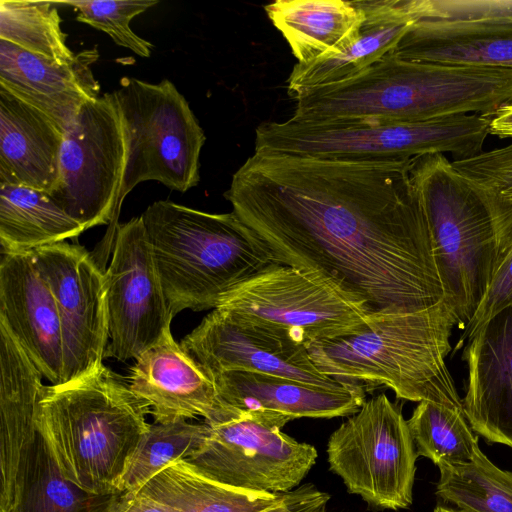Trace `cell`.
Here are the masks:
<instances>
[{"label":"cell","instance_id":"obj_7","mask_svg":"<svg viewBox=\"0 0 512 512\" xmlns=\"http://www.w3.org/2000/svg\"><path fill=\"white\" fill-rule=\"evenodd\" d=\"M489 122L478 114L415 122L266 121L256 128L255 152L356 162L450 153L460 160L482 152Z\"/></svg>","mask_w":512,"mask_h":512},{"label":"cell","instance_id":"obj_4","mask_svg":"<svg viewBox=\"0 0 512 512\" xmlns=\"http://www.w3.org/2000/svg\"><path fill=\"white\" fill-rule=\"evenodd\" d=\"M150 408L104 365L70 383L43 386L38 420L66 480L95 496L121 494L128 464L151 424Z\"/></svg>","mask_w":512,"mask_h":512},{"label":"cell","instance_id":"obj_1","mask_svg":"<svg viewBox=\"0 0 512 512\" xmlns=\"http://www.w3.org/2000/svg\"><path fill=\"white\" fill-rule=\"evenodd\" d=\"M411 161L255 152L224 196L278 263L322 273L373 312H417L445 293Z\"/></svg>","mask_w":512,"mask_h":512},{"label":"cell","instance_id":"obj_27","mask_svg":"<svg viewBox=\"0 0 512 512\" xmlns=\"http://www.w3.org/2000/svg\"><path fill=\"white\" fill-rule=\"evenodd\" d=\"M85 228L45 191L0 185V244L2 253H29L77 238Z\"/></svg>","mask_w":512,"mask_h":512},{"label":"cell","instance_id":"obj_38","mask_svg":"<svg viewBox=\"0 0 512 512\" xmlns=\"http://www.w3.org/2000/svg\"><path fill=\"white\" fill-rule=\"evenodd\" d=\"M510 252H512V241H511V244H510V246H509V249H508V251H507V253H506L505 257H506ZM505 257H504V258H505ZM504 258H503V259H504Z\"/></svg>","mask_w":512,"mask_h":512},{"label":"cell","instance_id":"obj_10","mask_svg":"<svg viewBox=\"0 0 512 512\" xmlns=\"http://www.w3.org/2000/svg\"><path fill=\"white\" fill-rule=\"evenodd\" d=\"M417 452L401 408L385 394L365 400L329 437V469L351 494L378 509L413 502Z\"/></svg>","mask_w":512,"mask_h":512},{"label":"cell","instance_id":"obj_6","mask_svg":"<svg viewBox=\"0 0 512 512\" xmlns=\"http://www.w3.org/2000/svg\"><path fill=\"white\" fill-rule=\"evenodd\" d=\"M410 177L428 219L444 299L464 330L499 264L492 216L444 154L413 158Z\"/></svg>","mask_w":512,"mask_h":512},{"label":"cell","instance_id":"obj_15","mask_svg":"<svg viewBox=\"0 0 512 512\" xmlns=\"http://www.w3.org/2000/svg\"><path fill=\"white\" fill-rule=\"evenodd\" d=\"M31 253L53 293L59 312L64 383L81 380L103 366L108 346L104 270L84 247L66 241Z\"/></svg>","mask_w":512,"mask_h":512},{"label":"cell","instance_id":"obj_14","mask_svg":"<svg viewBox=\"0 0 512 512\" xmlns=\"http://www.w3.org/2000/svg\"><path fill=\"white\" fill-rule=\"evenodd\" d=\"M110 344L105 357L137 359L170 329V311L141 217L116 227L104 271Z\"/></svg>","mask_w":512,"mask_h":512},{"label":"cell","instance_id":"obj_12","mask_svg":"<svg viewBox=\"0 0 512 512\" xmlns=\"http://www.w3.org/2000/svg\"><path fill=\"white\" fill-rule=\"evenodd\" d=\"M207 433L187 458L201 474L249 491L286 493L299 487L315 465L314 446L223 403Z\"/></svg>","mask_w":512,"mask_h":512},{"label":"cell","instance_id":"obj_30","mask_svg":"<svg viewBox=\"0 0 512 512\" xmlns=\"http://www.w3.org/2000/svg\"><path fill=\"white\" fill-rule=\"evenodd\" d=\"M56 1L1 0L0 39L61 63L75 59L61 30Z\"/></svg>","mask_w":512,"mask_h":512},{"label":"cell","instance_id":"obj_25","mask_svg":"<svg viewBox=\"0 0 512 512\" xmlns=\"http://www.w3.org/2000/svg\"><path fill=\"white\" fill-rule=\"evenodd\" d=\"M392 53L413 61L512 69V23L419 21Z\"/></svg>","mask_w":512,"mask_h":512},{"label":"cell","instance_id":"obj_11","mask_svg":"<svg viewBox=\"0 0 512 512\" xmlns=\"http://www.w3.org/2000/svg\"><path fill=\"white\" fill-rule=\"evenodd\" d=\"M128 159V134L114 92L87 102L63 134L60 178L50 193L85 230L110 224L121 209V187Z\"/></svg>","mask_w":512,"mask_h":512},{"label":"cell","instance_id":"obj_37","mask_svg":"<svg viewBox=\"0 0 512 512\" xmlns=\"http://www.w3.org/2000/svg\"><path fill=\"white\" fill-rule=\"evenodd\" d=\"M433 512H460L459 510H455L451 507L438 505L435 507Z\"/></svg>","mask_w":512,"mask_h":512},{"label":"cell","instance_id":"obj_39","mask_svg":"<svg viewBox=\"0 0 512 512\" xmlns=\"http://www.w3.org/2000/svg\"><path fill=\"white\" fill-rule=\"evenodd\" d=\"M319 512H325V510H323V511H319Z\"/></svg>","mask_w":512,"mask_h":512},{"label":"cell","instance_id":"obj_35","mask_svg":"<svg viewBox=\"0 0 512 512\" xmlns=\"http://www.w3.org/2000/svg\"><path fill=\"white\" fill-rule=\"evenodd\" d=\"M512 306V252L499 264L472 318L464 328L463 339L472 338L486 323Z\"/></svg>","mask_w":512,"mask_h":512},{"label":"cell","instance_id":"obj_32","mask_svg":"<svg viewBox=\"0 0 512 512\" xmlns=\"http://www.w3.org/2000/svg\"><path fill=\"white\" fill-rule=\"evenodd\" d=\"M207 429L205 422L151 424L121 479L120 492L136 490L172 462L187 458L202 442Z\"/></svg>","mask_w":512,"mask_h":512},{"label":"cell","instance_id":"obj_26","mask_svg":"<svg viewBox=\"0 0 512 512\" xmlns=\"http://www.w3.org/2000/svg\"><path fill=\"white\" fill-rule=\"evenodd\" d=\"M162 512H261L283 493L230 487L201 474L186 459L172 462L136 490Z\"/></svg>","mask_w":512,"mask_h":512},{"label":"cell","instance_id":"obj_28","mask_svg":"<svg viewBox=\"0 0 512 512\" xmlns=\"http://www.w3.org/2000/svg\"><path fill=\"white\" fill-rule=\"evenodd\" d=\"M436 495L460 512H512V471L479 448L470 462L439 468Z\"/></svg>","mask_w":512,"mask_h":512},{"label":"cell","instance_id":"obj_31","mask_svg":"<svg viewBox=\"0 0 512 512\" xmlns=\"http://www.w3.org/2000/svg\"><path fill=\"white\" fill-rule=\"evenodd\" d=\"M452 163L490 211L500 264L512 241V144Z\"/></svg>","mask_w":512,"mask_h":512},{"label":"cell","instance_id":"obj_29","mask_svg":"<svg viewBox=\"0 0 512 512\" xmlns=\"http://www.w3.org/2000/svg\"><path fill=\"white\" fill-rule=\"evenodd\" d=\"M407 423L417 455L438 468L470 462L480 448L463 410L422 401Z\"/></svg>","mask_w":512,"mask_h":512},{"label":"cell","instance_id":"obj_5","mask_svg":"<svg viewBox=\"0 0 512 512\" xmlns=\"http://www.w3.org/2000/svg\"><path fill=\"white\" fill-rule=\"evenodd\" d=\"M140 217L173 316L216 309L233 289L278 264L233 212L208 213L160 200Z\"/></svg>","mask_w":512,"mask_h":512},{"label":"cell","instance_id":"obj_8","mask_svg":"<svg viewBox=\"0 0 512 512\" xmlns=\"http://www.w3.org/2000/svg\"><path fill=\"white\" fill-rule=\"evenodd\" d=\"M216 309L305 346L359 333L370 327L374 314L364 300L322 273L279 263L233 289Z\"/></svg>","mask_w":512,"mask_h":512},{"label":"cell","instance_id":"obj_36","mask_svg":"<svg viewBox=\"0 0 512 512\" xmlns=\"http://www.w3.org/2000/svg\"><path fill=\"white\" fill-rule=\"evenodd\" d=\"M489 120V134L512 138V103L501 107Z\"/></svg>","mask_w":512,"mask_h":512},{"label":"cell","instance_id":"obj_13","mask_svg":"<svg viewBox=\"0 0 512 512\" xmlns=\"http://www.w3.org/2000/svg\"><path fill=\"white\" fill-rule=\"evenodd\" d=\"M38 401H0V512H109L119 494L91 495L63 476Z\"/></svg>","mask_w":512,"mask_h":512},{"label":"cell","instance_id":"obj_2","mask_svg":"<svg viewBox=\"0 0 512 512\" xmlns=\"http://www.w3.org/2000/svg\"><path fill=\"white\" fill-rule=\"evenodd\" d=\"M512 103V69L402 59L390 53L360 76L300 100L310 122H415L494 115Z\"/></svg>","mask_w":512,"mask_h":512},{"label":"cell","instance_id":"obj_9","mask_svg":"<svg viewBox=\"0 0 512 512\" xmlns=\"http://www.w3.org/2000/svg\"><path fill=\"white\" fill-rule=\"evenodd\" d=\"M113 92L128 134L120 205L136 185L148 180L179 192L195 187L205 135L175 85L167 79L152 84L123 77Z\"/></svg>","mask_w":512,"mask_h":512},{"label":"cell","instance_id":"obj_18","mask_svg":"<svg viewBox=\"0 0 512 512\" xmlns=\"http://www.w3.org/2000/svg\"><path fill=\"white\" fill-rule=\"evenodd\" d=\"M129 387L149 408L155 423L201 416L209 421L223 406L215 383L177 343L171 328L130 369Z\"/></svg>","mask_w":512,"mask_h":512},{"label":"cell","instance_id":"obj_34","mask_svg":"<svg viewBox=\"0 0 512 512\" xmlns=\"http://www.w3.org/2000/svg\"><path fill=\"white\" fill-rule=\"evenodd\" d=\"M415 22L512 23V0H402Z\"/></svg>","mask_w":512,"mask_h":512},{"label":"cell","instance_id":"obj_21","mask_svg":"<svg viewBox=\"0 0 512 512\" xmlns=\"http://www.w3.org/2000/svg\"><path fill=\"white\" fill-rule=\"evenodd\" d=\"M463 358L469 425L487 441L512 448V306L468 339Z\"/></svg>","mask_w":512,"mask_h":512},{"label":"cell","instance_id":"obj_16","mask_svg":"<svg viewBox=\"0 0 512 512\" xmlns=\"http://www.w3.org/2000/svg\"><path fill=\"white\" fill-rule=\"evenodd\" d=\"M180 345L208 374L247 371L329 389L348 386L323 374L305 345L286 333L238 321L219 309H213Z\"/></svg>","mask_w":512,"mask_h":512},{"label":"cell","instance_id":"obj_19","mask_svg":"<svg viewBox=\"0 0 512 512\" xmlns=\"http://www.w3.org/2000/svg\"><path fill=\"white\" fill-rule=\"evenodd\" d=\"M221 401L282 429L297 418H335L355 414L365 402L362 387L329 389L247 371L209 374Z\"/></svg>","mask_w":512,"mask_h":512},{"label":"cell","instance_id":"obj_3","mask_svg":"<svg viewBox=\"0 0 512 512\" xmlns=\"http://www.w3.org/2000/svg\"><path fill=\"white\" fill-rule=\"evenodd\" d=\"M456 325L455 309L443 299L417 312H374L369 328L305 347L323 374L343 384L366 392L386 386L400 399L463 410L446 362Z\"/></svg>","mask_w":512,"mask_h":512},{"label":"cell","instance_id":"obj_22","mask_svg":"<svg viewBox=\"0 0 512 512\" xmlns=\"http://www.w3.org/2000/svg\"><path fill=\"white\" fill-rule=\"evenodd\" d=\"M63 134L46 114L0 87V185L50 194L59 183Z\"/></svg>","mask_w":512,"mask_h":512},{"label":"cell","instance_id":"obj_33","mask_svg":"<svg viewBox=\"0 0 512 512\" xmlns=\"http://www.w3.org/2000/svg\"><path fill=\"white\" fill-rule=\"evenodd\" d=\"M73 7L77 21L107 33L112 40L141 57H149L152 44L130 28V21L158 3L157 0H77L56 1Z\"/></svg>","mask_w":512,"mask_h":512},{"label":"cell","instance_id":"obj_17","mask_svg":"<svg viewBox=\"0 0 512 512\" xmlns=\"http://www.w3.org/2000/svg\"><path fill=\"white\" fill-rule=\"evenodd\" d=\"M0 323L52 385L64 383L61 321L53 293L32 253H2Z\"/></svg>","mask_w":512,"mask_h":512},{"label":"cell","instance_id":"obj_20","mask_svg":"<svg viewBox=\"0 0 512 512\" xmlns=\"http://www.w3.org/2000/svg\"><path fill=\"white\" fill-rule=\"evenodd\" d=\"M98 57L92 48L61 63L0 39V87L46 114L64 133L81 108L99 97L91 69Z\"/></svg>","mask_w":512,"mask_h":512},{"label":"cell","instance_id":"obj_24","mask_svg":"<svg viewBox=\"0 0 512 512\" xmlns=\"http://www.w3.org/2000/svg\"><path fill=\"white\" fill-rule=\"evenodd\" d=\"M264 10L298 63L341 53L359 36L365 20L355 0H276Z\"/></svg>","mask_w":512,"mask_h":512},{"label":"cell","instance_id":"obj_23","mask_svg":"<svg viewBox=\"0 0 512 512\" xmlns=\"http://www.w3.org/2000/svg\"><path fill=\"white\" fill-rule=\"evenodd\" d=\"M355 1L365 14L359 36L335 56L297 63L287 81V92L293 100L312 90L360 76L392 53L415 23L402 0Z\"/></svg>","mask_w":512,"mask_h":512}]
</instances>
